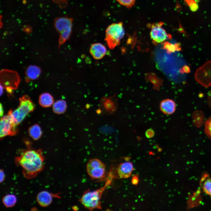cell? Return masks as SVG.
I'll return each instance as SVG.
<instances>
[{"label": "cell", "instance_id": "1", "mask_svg": "<svg viewBox=\"0 0 211 211\" xmlns=\"http://www.w3.org/2000/svg\"><path fill=\"white\" fill-rule=\"evenodd\" d=\"M15 162L23 169L24 176L28 179L35 177L44 168V158L41 150H27L16 158Z\"/></svg>", "mask_w": 211, "mask_h": 211}, {"label": "cell", "instance_id": "2", "mask_svg": "<svg viewBox=\"0 0 211 211\" xmlns=\"http://www.w3.org/2000/svg\"><path fill=\"white\" fill-rule=\"evenodd\" d=\"M112 179L111 175L105 185L98 189L94 191L88 190L85 191L79 199V201L85 208L90 210L101 209V199L102 194L111 183Z\"/></svg>", "mask_w": 211, "mask_h": 211}, {"label": "cell", "instance_id": "3", "mask_svg": "<svg viewBox=\"0 0 211 211\" xmlns=\"http://www.w3.org/2000/svg\"><path fill=\"white\" fill-rule=\"evenodd\" d=\"M19 101V105L17 108L13 111L10 110L8 113L12 120L16 125L20 123L35 108L34 104L26 95L20 98Z\"/></svg>", "mask_w": 211, "mask_h": 211}, {"label": "cell", "instance_id": "4", "mask_svg": "<svg viewBox=\"0 0 211 211\" xmlns=\"http://www.w3.org/2000/svg\"><path fill=\"white\" fill-rule=\"evenodd\" d=\"M125 33L122 22L113 23L108 26L106 30L105 39L108 47L113 49L118 45Z\"/></svg>", "mask_w": 211, "mask_h": 211}, {"label": "cell", "instance_id": "5", "mask_svg": "<svg viewBox=\"0 0 211 211\" xmlns=\"http://www.w3.org/2000/svg\"><path fill=\"white\" fill-rule=\"evenodd\" d=\"M73 19L67 17H60L56 18L54 25L59 34V47L69 38L72 32Z\"/></svg>", "mask_w": 211, "mask_h": 211}, {"label": "cell", "instance_id": "6", "mask_svg": "<svg viewBox=\"0 0 211 211\" xmlns=\"http://www.w3.org/2000/svg\"><path fill=\"white\" fill-rule=\"evenodd\" d=\"M86 169L88 175L93 179H101L105 176L106 166L98 159H90L87 163Z\"/></svg>", "mask_w": 211, "mask_h": 211}, {"label": "cell", "instance_id": "7", "mask_svg": "<svg viewBox=\"0 0 211 211\" xmlns=\"http://www.w3.org/2000/svg\"><path fill=\"white\" fill-rule=\"evenodd\" d=\"M164 25L163 22H159L148 25L151 29V38L154 44L164 42L166 40L171 39L172 38L171 35L167 33L162 28Z\"/></svg>", "mask_w": 211, "mask_h": 211}, {"label": "cell", "instance_id": "8", "mask_svg": "<svg viewBox=\"0 0 211 211\" xmlns=\"http://www.w3.org/2000/svg\"><path fill=\"white\" fill-rule=\"evenodd\" d=\"M195 78L203 86L207 87L211 86V61H207L197 69Z\"/></svg>", "mask_w": 211, "mask_h": 211}, {"label": "cell", "instance_id": "9", "mask_svg": "<svg viewBox=\"0 0 211 211\" xmlns=\"http://www.w3.org/2000/svg\"><path fill=\"white\" fill-rule=\"evenodd\" d=\"M9 115L3 116L0 120L1 138L7 135H13L16 133V126Z\"/></svg>", "mask_w": 211, "mask_h": 211}, {"label": "cell", "instance_id": "10", "mask_svg": "<svg viewBox=\"0 0 211 211\" xmlns=\"http://www.w3.org/2000/svg\"><path fill=\"white\" fill-rule=\"evenodd\" d=\"M89 52L94 59L99 60L106 55L107 49L105 46L101 43H94L91 45Z\"/></svg>", "mask_w": 211, "mask_h": 211}, {"label": "cell", "instance_id": "11", "mask_svg": "<svg viewBox=\"0 0 211 211\" xmlns=\"http://www.w3.org/2000/svg\"><path fill=\"white\" fill-rule=\"evenodd\" d=\"M58 194H53L46 191H42L39 193L37 196L36 200L38 203L42 207H46L50 205L52 202V197L59 198Z\"/></svg>", "mask_w": 211, "mask_h": 211}, {"label": "cell", "instance_id": "12", "mask_svg": "<svg viewBox=\"0 0 211 211\" xmlns=\"http://www.w3.org/2000/svg\"><path fill=\"white\" fill-rule=\"evenodd\" d=\"M159 109L164 114L171 115L176 111V104L173 100L169 98L165 99L160 102Z\"/></svg>", "mask_w": 211, "mask_h": 211}, {"label": "cell", "instance_id": "13", "mask_svg": "<svg viewBox=\"0 0 211 211\" xmlns=\"http://www.w3.org/2000/svg\"><path fill=\"white\" fill-rule=\"evenodd\" d=\"M134 169L132 163L127 161L120 164L117 168V173L121 178H127L130 177Z\"/></svg>", "mask_w": 211, "mask_h": 211}, {"label": "cell", "instance_id": "14", "mask_svg": "<svg viewBox=\"0 0 211 211\" xmlns=\"http://www.w3.org/2000/svg\"><path fill=\"white\" fill-rule=\"evenodd\" d=\"M41 71L39 67L35 65H30L26 69L25 75L28 80H34L40 76Z\"/></svg>", "mask_w": 211, "mask_h": 211}, {"label": "cell", "instance_id": "15", "mask_svg": "<svg viewBox=\"0 0 211 211\" xmlns=\"http://www.w3.org/2000/svg\"><path fill=\"white\" fill-rule=\"evenodd\" d=\"M52 96L49 93H45L40 96L39 102L40 105L44 107H48L52 106L54 103Z\"/></svg>", "mask_w": 211, "mask_h": 211}, {"label": "cell", "instance_id": "16", "mask_svg": "<svg viewBox=\"0 0 211 211\" xmlns=\"http://www.w3.org/2000/svg\"><path fill=\"white\" fill-rule=\"evenodd\" d=\"M66 102L63 100H59L54 103L52 108L54 112L57 114H61L64 113L67 109Z\"/></svg>", "mask_w": 211, "mask_h": 211}, {"label": "cell", "instance_id": "17", "mask_svg": "<svg viewBox=\"0 0 211 211\" xmlns=\"http://www.w3.org/2000/svg\"><path fill=\"white\" fill-rule=\"evenodd\" d=\"M28 132L30 136L35 140L39 139L42 135L41 129L38 124L34 125L31 126L29 128Z\"/></svg>", "mask_w": 211, "mask_h": 211}, {"label": "cell", "instance_id": "18", "mask_svg": "<svg viewBox=\"0 0 211 211\" xmlns=\"http://www.w3.org/2000/svg\"><path fill=\"white\" fill-rule=\"evenodd\" d=\"M163 48L166 50L167 52L169 54L182 50L181 44L178 42L172 44L167 42H165Z\"/></svg>", "mask_w": 211, "mask_h": 211}, {"label": "cell", "instance_id": "19", "mask_svg": "<svg viewBox=\"0 0 211 211\" xmlns=\"http://www.w3.org/2000/svg\"><path fill=\"white\" fill-rule=\"evenodd\" d=\"M17 201L16 196L13 194H8L5 195L2 199V202L5 207H13Z\"/></svg>", "mask_w": 211, "mask_h": 211}, {"label": "cell", "instance_id": "20", "mask_svg": "<svg viewBox=\"0 0 211 211\" xmlns=\"http://www.w3.org/2000/svg\"><path fill=\"white\" fill-rule=\"evenodd\" d=\"M202 189L204 193L211 196V178H207L204 181Z\"/></svg>", "mask_w": 211, "mask_h": 211}, {"label": "cell", "instance_id": "21", "mask_svg": "<svg viewBox=\"0 0 211 211\" xmlns=\"http://www.w3.org/2000/svg\"><path fill=\"white\" fill-rule=\"evenodd\" d=\"M204 132L207 136L211 139V116L205 122Z\"/></svg>", "mask_w": 211, "mask_h": 211}, {"label": "cell", "instance_id": "22", "mask_svg": "<svg viewBox=\"0 0 211 211\" xmlns=\"http://www.w3.org/2000/svg\"><path fill=\"white\" fill-rule=\"evenodd\" d=\"M184 1L192 11L195 12L198 9V5L195 0H184Z\"/></svg>", "mask_w": 211, "mask_h": 211}, {"label": "cell", "instance_id": "23", "mask_svg": "<svg viewBox=\"0 0 211 211\" xmlns=\"http://www.w3.org/2000/svg\"><path fill=\"white\" fill-rule=\"evenodd\" d=\"M119 4L129 8L135 4L136 0H116Z\"/></svg>", "mask_w": 211, "mask_h": 211}, {"label": "cell", "instance_id": "24", "mask_svg": "<svg viewBox=\"0 0 211 211\" xmlns=\"http://www.w3.org/2000/svg\"><path fill=\"white\" fill-rule=\"evenodd\" d=\"M154 135L155 132L152 129H148L145 131V135L148 138H152L154 136Z\"/></svg>", "mask_w": 211, "mask_h": 211}, {"label": "cell", "instance_id": "25", "mask_svg": "<svg viewBox=\"0 0 211 211\" xmlns=\"http://www.w3.org/2000/svg\"><path fill=\"white\" fill-rule=\"evenodd\" d=\"M180 72L181 73H188L190 72V67L187 65H185L180 69Z\"/></svg>", "mask_w": 211, "mask_h": 211}, {"label": "cell", "instance_id": "26", "mask_svg": "<svg viewBox=\"0 0 211 211\" xmlns=\"http://www.w3.org/2000/svg\"><path fill=\"white\" fill-rule=\"evenodd\" d=\"M139 179L138 176L135 175L133 176L132 179V183L134 185H137L138 183Z\"/></svg>", "mask_w": 211, "mask_h": 211}, {"label": "cell", "instance_id": "27", "mask_svg": "<svg viewBox=\"0 0 211 211\" xmlns=\"http://www.w3.org/2000/svg\"><path fill=\"white\" fill-rule=\"evenodd\" d=\"M0 183H1L3 182L5 179V174L3 170L0 169Z\"/></svg>", "mask_w": 211, "mask_h": 211}, {"label": "cell", "instance_id": "28", "mask_svg": "<svg viewBox=\"0 0 211 211\" xmlns=\"http://www.w3.org/2000/svg\"><path fill=\"white\" fill-rule=\"evenodd\" d=\"M0 115L1 116V117L2 116L3 114V108L2 107V106L1 104V103H0Z\"/></svg>", "mask_w": 211, "mask_h": 211}, {"label": "cell", "instance_id": "29", "mask_svg": "<svg viewBox=\"0 0 211 211\" xmlns=\"http://www.w3.org/2000/svg\"><path fill=\"white\" fill-rule=\"evenodd\" d=\"M4 88L3 86L1 84H0V95H1L3 92Z\"/></svg>", "mask_w": 211, "mask_h": 211}]
</instances>
